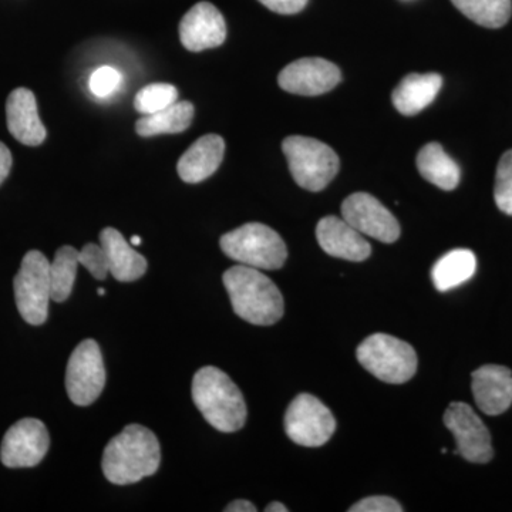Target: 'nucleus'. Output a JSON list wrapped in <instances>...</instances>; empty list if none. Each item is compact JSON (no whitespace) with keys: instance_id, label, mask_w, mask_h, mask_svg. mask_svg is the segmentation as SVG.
I'll return each instance as SVG.
<instances>
[{"instance_id":"obj_1","label":"nucleus","mask_w":512,"mask_h":512,"mask_svg":"<svg viewBox=\"0 0 512 512\" xmlns=\"http://www.w3.org/2000/svg\"><path fill=\"white\" fill-rule=\"evenodd\" d=\"M160 461L156 434L140 424H130L107 444L101 467L110 483L127 485L154 476Z\"/></svg>"},{"instance_id":"obj_2","label":"nucleus","mask_w":512,"mask_h":512,"mask_svg":"<svg viewBox=\"0 0 512 512\" xmlns=\"http://www.w3.org/2000/svg\"><path fill=\"white\" fill-rule=\"evenodd\" d=\"M222 281L239 318L252 325L269 326L284 316V296L261 269L232 266L222 276Z\"/></svg>"},{"instance_id":"obj_3","label":"nucleus","mask_w":512,"mask_h":512,"mask_svg":"<svg viewBox=\"0 0 512 512\" xmlns=\"http://www.w3.org/2000/svg\"><path fill=\"white\" fill-rule=\"evenodd\" d=\"M192 400L204 419L222 433L241 430L248 410L237 384L218 367H202L192 380Z\"/></svg>"},{"instance_id":"obj_4","label":"nucleus","mask_w":512,"mask_h":512,"mask_svg":"<svg viewBox=\"0 0 512 512\" xmlns=\"http://www.w3.org/2000/svg\"><path fill=\"white\" fill-rule=\"evenodd\" d=\"M222 252L241 265L275 271L285 265L288 249L274 229L249 222L228 232L220 241Z\"/></svg>"},{"instance_id":"obj_5","label":"nucleus","mask_w":512,"mask_h":512,"mask_svg":"<svg viewBox=\"0 0 512 512\" xmlns=\"http://www.w3.org/2000/svg\"><path fill=\"white\" fill-rule=\"evenodd\" d=\"M282 150L288 160L293 180L303 190L312 192L325 190L339 173L338 154L315 138L302 136L285 138Z\"/></svg>"},{"instance_id":"obj_6","label":"nucleus","mask_w":512,"mask_h":512,"mask_svg":"<svg viewBox=\"0 0 512 512\" xmlns=\"http://www.w3.org/2000/svg\"><path fill=\"white\" fill-rule=\"evenodd\" d=\"M356 356L360 365L382 382L406 383L417 372V353L413 346L386 333H375L363 340Z\"/></svg>"},{"instance_id":"obj_7","label":"nucleus","mask_w":512,"mask_h":512,"mask_svg":"<svg viewBox=\"0 0 512 512\" xmlns=\"http://www.w3.org/2000/svg\"><path fill=\"white\" fill-rule=\"evenodd\" d=\"M16 306L30 325H43L52 301L50 262L39 251H30L23 258L15 278Z\"/></svg>"},{"instance_id":"obj_8","label":"nucleus","mask_w":512,"mask_h":512,"mask_svg":"<svg viewBox=\"0 0 512 512\" xmlns=\"http://www.w3.org/2000/svg\"><path fill=\"white\" fill-rule=\"evenodd\" d=\"M335 430L336 420L332 412L312 394H299L286 410L285 431L298 446H323Z\"/></svg>"},{"instance_id":"obj_9","label":"nucleus","mask_w":512,"mask_h":512,"mask_svg":"<svg viewBox=\"0 0 512 512\" xmlns=\"http://www.w3.org/2000/svg\"><path fill=\"white\" fill-rule=\"evenodd\" d=\"M106 386V369L96 340H83L70 356L66 369V390L77 406H89Z\"/></svg>"},{"instance_id":"obj_10","label":"nucleus","mask_w":512,"mask_h":512,"mask_svg":"<svg viewBox=\"0 0 512 512\" xmlns=\"http://www.w3.org/2000/svg\"><path fill=\"white\" fill-rule=\"evenodd\" d=\"M444 424L453 433L457 454L470 463L485 464L494 456L491 434L466 403L454 402L444 413Z\"/></svg>"},{"instance_id":"obj_11","label":"nucleus","mask_w":512,"mask_h":512,"mask_svg":"<svg viewBox=\"0 0 512 512\" xmlns=\"http://www.w3.org/2000/svg\"><path fill=\"white\" fill-rule=\"evenodd\" d=\"M342 218L362 235L393 244L400 238L396 217L373 195L356 192L342 204Z\"/></svg>"},{"instance_id":"obj_12","label":"nucleus","mask_w":512,"mask_h":512,"mask_svg":"<svg viewBox=\"0 0 512 512\" xmlns=\"http://www.w3.org/2000/svg\"><path fill=\"white\" fill-rule=\"evenodd\" d=\"M50 446L49 431L37 419H23L13 424L0 447V460L9 468L35 467L45 458Z\"/></svg>"},{"instance_id":"obj_13","label":"nucleus","mask_w":512,"mask_h":512,"mask_svg":"<svg viewBox=\"0 0 512 512\" xmlns=\"http://www.w3.org/2000/svg\"><path fill=\"white\" fill-rule=\"evenodd\" d=\"M342 79L339 67L320 57H305L288 64L279 73L282 90L299 96H319L335 89Z\"/></svg>"},{"instance_id":"obj_14","label":"nucleus","mask_w":512,"mask_h":512,"mask_svg":"<svg viewBox=\"0 0 512 512\" xmlns=\"http://www.w3.org/2000/svg\"><path fill=\"white\" fill-rule=\"evenodd\" d=\"M227 39V23L210 2L192 6L180 22V40L185 49L198 53L221 46Z\"/></svg>"},{"instance_id":"obj_15","label":"nucleus","mask_w":512,"mask_h":512,"mask_svg":"<svg viewBox=\"0 0 512 512\" xmlns=\"http://www.w3.org/2000/svg\"><path fill=\"white\" fill-rule=\"evenodd\" d=\"M471 389L478 409L488 416H500L512 404V373L508 367L487 365L474 370Z\"/></svg>"},{"instance_id":"obj_16","label":"nucleus","mask_w":512,"mask_h":512,"mask_svg":"<svg viewBox=\"0 0 512 512\" xmlns=\"http://www.w3.org/2000/svg\"><path fill=\"white\" fill-rule=\"evenodd\" d=\"M316 238L320 248L335 258L362 262L372 254L365 237L343 218H322L316 227Z\"/></svg>"},{"instance_id":"obj_17","label":"nucleus","mask_w":512,"mask_h":512,"mask_svg":"<svg viewBox=\"0 0 512 512\" xmlns=\"http://www.w3.org/2000/svg\"><path fill=\"white\" fill-rule=\"evenodd\" d=\"M6 121L10 134L25 146L36 147L45 141L46 128L37 111L33 92L20 87L9 94L6 101Z\"/></svg>"},{"instance_id":"obj_18","label":"nucleus","mask_w":512,"mask_h":512,"mask_svg":"<svg viewBox=\"0 0 512 512\" xmlns=\"http://www.w3.org/2000/svg\"><path fill=\"white\" fill-rule=\"evenodd\" d=\"M224 154L225 143L222 137L208 134L198 138L178 161V175L184 183H201L220 168Z\"/></svg>"},{"instance_id":"obj_19","label":"nucleus","mask_w":512,"mask_h":512,"mask_svg":"<svg viewBox=\"0 0 512 512\" xmlns=\"http://www.w3.org/2000/svg\"><path fill=\"white\" fill-rule=\"evenodd\" d=\"M100 244L109 259L110 274L117 281L134 282L146 274L147 259L116 228H104L100 232Z\"/></svg>"},{"instance_id":"obj_20","label":"nucleus","mask_w":512,"mask_h":512,"mask_svg":"<svg viewBox=\"0 0 512 512\" xmlns=\"http://www.w3.org/2000/svg\"><path fill=\"white\" fill-rule=\"evenodd\" d=\"M441 86H443V77L440 74H409L394 89L392 94L394 107L403 116H416L433 103Z\"/></svg>"},{"instance_id":"obj_21","label":"nucleus","mask_w":512,"mask_h":512,"mask_svg":"<svg viewBox=\"0 0 512 512\" xmlns=\"http://www.w3.org/2000/svg\"><path fill=\"white\" fill-rule=\"evenodd\" d=\"M417 168L424 180L441 190H454L460 183V167L439 143H430L421 148Z\"/></svg>"},{"instance_id":"obj_22","label":"nucleus","mask_w":512,"mask_h":512,"mask_svg":"<svg viewBox=\"0 0 512 512\" xmlns=\"http://www.w3.org/2000/svg\"><path fill=\"white\" fill-rule=\"evenodd\" d=\"M476 269L477 258L470 249H454L434 264L431 278L437 291L447 292L470 281Z\"/></svg>"},{"instance_id":"obj_23","label":"nucleus","mask_w":512,"mask_h":512,"mask_svg":"<svg viewBox=\"0 0 512 512\" xmlns=\"http://www.w3.org/2000/svg\"><path fill=\"white\" fill-rule=\"evenodd\" d=\"M192 119H194V106L190 101H181L157 113L144 116L137 121L136 131L141 137L183 133L191 126Z\"/></svg>"},{"instance_id":"obj_24","label":"nucleus","mask_w":512,"mask_h":512,"mask_svg":"<svg viewBox=\"0 0 512 512\" xmlns=\"http://www.w3.org/2000/svg\"><path fill=\"white\" fill-rule=\"evenodd\" d=\"M464 16L484 28H503L511 18L512 0H451Z\"/></svg>"},{"instance_id":"obj_25","label":"nucleus","mask_w":512,"mask_h":512,"mask_svg":"<svg viewBox=\"0 0 512 512\" xmlns=\"http://www.w3.org/2000/svg\"><path fill=\"white\" fill-rule=\"evenodd\" d=\"M79 251L76 248L62 247L56 252L50 264V282H52V301L64 302L72 295L77 268H79Z\"/></svg>"},{"instance_id":"obj_26","label":"nucleus","mask_w":512,"mask_h":512,"mask_svg":"<svg viewBox=\"0 0 512 512\" xmlns=\"http://www.w3.org/2000/svg\"><path fill=\"white\" fill-rule=\"evenodd\" d=\"M177 100L178 90L173 84L153 83L136 94L134 109L138 113L148 116V114L157 113V111L164 110L165 107L177 103Z\"/></svg>"},{"instance_id":"obj_27","label":"nucleus","mask_w":512,"mask_h":512,"mask_svg":"<svg viewBox=\"0 0 512 512\" xmlns=\"http://www.w3.org/2000/svg\"><path fill=\"white\" fill-rule=\"evenodd\" d=\"M494 197L500 211L512 215V150L507 151L498 163Z\"/></svg>"},{"instance_id":"obj_28","label":"nucleus","mask_w":512,"mask_h":512,"mask_svg":"<svg viewBox=\"0 0 512 512\" xmlns=\"http://www.w3.org/2000/svg\"><path fill=\"white\" fill-rule=\"evenodd\" d=\"M79 262L99 281H104L110 274L109 259L101 245H84L79 252Z\"/></svg>"},{"instance_id":"obj_29","label":"nucleus","mask_w":512,"mask_h":512,"mask_svg":"<svg viewBox=\"0 0 512 512\" xmlns=\"http://www.w3.org/2000/svg\"><path fill=\"white\" fill-rule=\"evenodd\" d=\"M121 80H123V76H121V73L117 72L116 69H113V67H99V69L94 70L92 76H90L89 89L94 96L99 97V99H104V97H109L110 94H113L119 89Z\"/></svg>"},{"instance_id":"obj_30","label":"nucleus","mask_w":512,"mask_h":512,"mask_svg":"<svg viewBox=\"0 0 512 512\" xmlns=\"http://www.w3.org/2000/svg\"><path fill=\"white\" fill-rule=\"evenodd\" d=\"M402 505L397 503L394 498L383 497H367L365 500L359 501L349 508V512H402Z\"/></svg>"},{"instance_id":"obj_31","label":"nucleus","mask_w":512,"mask_h":512,"mask_svg":"<svg viewBox=\"0 0 512 512\" xmlns=\"http://www.w3.org/2000/svg\"><path fill=\"white\" fill-rule=\"evenodd\" d=\"M258 2L279 15H295L308 5V0H258Z\"/></svg>"},{"instance_id":"obj_32","label":"nucleus","mask_w":512,"mask_h":512,"mask_svg":"<svg viewBox=\"0 0 512 512\" xmlns=\"http://www.w3.org/2000/svg\"><path fill=\"white\" fill-rule=\"evenodd\" d=\"M12 168V154H10L9 148L0 141V184L8 178Z\"/></svg>"},{"instance_id":"obj_33","label":"nucleus","mask_w":512,"mask_h":512,"mask_svg":"<svg viewBox=\"0 0 512 512\" xmlns=\"http://www.w3.org/2000/svg\"><path fill=\"white\" fill-rule=\"evenodd\" d=\"M225 512H255L256 507L254 504L249 503L247 500H237L234 503L225 507Z\"/></svg>"},{"instance_id":"obj_34","label":"nucleus","mask_w":512,"mask_h":512,"mask_svg":"<svg viewBox=\"0 0 512 512\" xmlns=\"http://www.w3.org/2000/svg\"><path fill=\"white\" fill-rule=\"evenodd\" d=\"M266 512H288V508L285 507L282 503H271L268 507L265 508Z\"/></svg>"},{"instance_id":"obj_35","label":"nucleus","mask_w":512,"mask_h":512,"mask_svg":"<svg viewBox=\"0 0 512 512\" xmlns=\"http://www.w3.org/2000/svg\"><path fill=\"white\" fill-rule=\"evenodd\" d=\"M141 244V238L140 237H131V245H134V247H138V245Z\"/></svg>"},{"instance_id":"obj_36","label":"nucleus","mask_w":512,"mask_h":512,"mask_svg":"<svg viewBox=\"0 0 512 512\" xmlns=\"http://www.w3.org/2000/svg\"><path fill=\"white\" fill-rule=\"evenodd\" d=\"M97 293H99L100 296L106 295V292H104V289H99V291H97Z\"/></svg>"}]
</instances>
